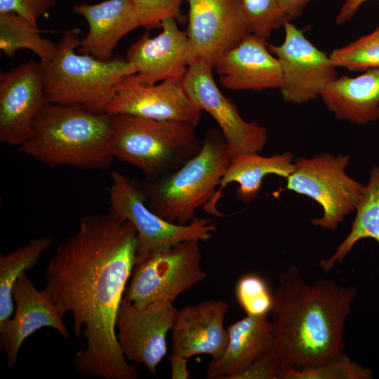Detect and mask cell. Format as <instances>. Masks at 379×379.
<instances>
[{"label":"cell","mask_w":379,"mask_h":379,"mask_svg":"<svg viewBox=\"0 0 379 379\" xmlns=\"http://www.w3.org/2000/svg\"><path fill=\"white\" fill-rule=\"evenodd\" d=\"M137 233L127 220L110 212L82 218L76 232L49 260L44 290L85 343L72 365L84 376L137 379L119 345L116 319L135 265Z\"/></svg>","instance_id":"cell-1"},{"label":"cell","mask_w":379,"mask_h":379,"mask_svg":"<svg viewBox=\"0 0 379 379\" xmlns=\"http://www.w3.org/2000/svg\"><path fill=\"white\" fill-rule=\"evenodd\" d=\"M357 290L321 279L307 283L295 266L279 276L271 310L272 352L284 368H310L343 354L347 317Z\"/></svg>","instance_id":"cell-2"},{"label":"cell","mask_w":379,"mask_h":379,"mask_svg":"<svg viewBox=\"0 0 379 379\" xmlns=\"http://www.w3.org/2000/svg\"><path fill=\"white\" fill-rule=\"evenodd\" d=\"M32 136L19 150L42 164L105 170L110 150L112 117L77 105L47 103L36 116Z\"/></svg>","instance_id":"cell-3"},{"label":"cell","mask_w":379,"mask_h":379,"mask_svg":"<svg viewBox=\"0 0 379 379\" xmlns=\"http://www.w3.org/2000/svg\"><path fill=\"white\" fill-rule=\"evenodd\" d=\"M79 32V29L66 31L57 43L53 58L46 62L40 61L45 91L50 102L106 112L116 85L135 74L137 68L121 58L104 61L75 53Z\"/></svg>","instance_id":"cell-4"},{"label":"cell","mask_w":379,"mask_h":379,"mask_svg":"<svg viewBox=\"0 0 379 379\" xmlns=\"http://www.w3.org/2000/svg\"><path fill=\"white\" fill-rule=\"evenodd\" d=\"M230 162L220 130H209L195 156L177 170L142 185L148 206L170 222H191L196 211L213 199Z\"/></svg>","instance_id":"cell-5"},{"label":"cell","mask_w":379,"mask_h":379,"mask_svg":"<svg viewBox=\"0 0 379 379\" xmlns=\"http://www.w3.org/2000/svg\"><path fill=\"white\" fill-rule=\"evenodd\" d=\"M110 115L112 156L138 168L149 180L177 170L201 148L203 140L189 123Z\"/></svg>","instance_id":"cell-6"},{"label":"cell","mask_w":379,"mask_h":379,"mask_svg":"<svg viewBox=\"0 0 379 379\" xmlns=\"http://www.w3.org/2000/svg\"><path fill=\"white\" fill-rule=\"evenodd\" d=\"M107 188L109 211L128 220L137 233L135 262L153 252L188 240L206 241L215 231L210 219L197 217L187 225L170 222L152 211L147 205L142 185L114 171Z\"/></svg>","instance_id":"cell-7"},{"label":"cell","mask_w":379,"mask_h":379,"mask_svg":"<svg viewBox=\"0 0 379 379\" xmlns=\"http://www.w3.org/2000/svg\"><path fill=\"white\" fill-rule=\"evenodd\" d=\"M199 242L185 241L136 261L122 302L140 307L157 302L173 304L204 280Z\"/></svg>","instance_id":"cell-8"},{"label":"cell","mask_w":379,"mask_h":379,"mask_svg":"<svg viewBox=\"0 0 379 379\" xmlns=\"http://www.w3.org/2000/svg\"><path fill=\"white\" fill-rule=\"evenodd\" d=\"M349 163L347 155L326 153L294 162L285 190L309 197L322 207L323 215L310 220L314 226L335 231L355 210L364 186L346 174Z\"/></svg>","instance_id":"cell-9"},{"label":"cell","mask_w":379,"mask_h":379,"mask_svg":"<svg viewBox=\"0 0 379 379\" xmlns=\"http://www.w3.org/2000/svg\"><path fill=\"white\" fill-rule=\"evenodd\" d=\"M212 69L202 62H190L182 79L185 91L218 124L230 161L241 154L258 153L267 140L266 129L255 121L247 122L241 118L234 103L216 85Z\"/></svg>","instance_id":"cell-10"},{"label":"cell","mask_w":379,"mask_h":379,"mask_svg":"<svg viewBox=\"0 0 379 379\" xmlns=\"http://www.w3.org/2000/svg\"><path fill=\"white\" fill-rule=\"evenodd\" d=\"M285 37L279 46L268 49L277 58L281 69L279 88L283 100L300 104L321 95L337 77V67L329 55L318 49L290 21L283 25Z\"/></svg>","instance_id":"cell-11"},{"label":"cell","mask_w":379,"mask_h":379,"mask_svg":"<svg viewBox=\"0 0 379 379\" xmlns=\"http://www.w3.org/2000/svg\"><path fill=\"white\" fill-rule=\"evenodd\" d=\"M190 63L215 67L219 59L251 34L238 0H186Z\"/></svg>","instance_id":"cell-12"},{"label":"cell","mask_w":379,"mask_h":379,"mask_svg":"<svg viewBox=\"0 0 379 379\" xmlns=\"http://www.w3.org/2000/svg\"><path fill=\"white\" fill-rule=\"evenodd\" d=\"M50 102L41 62L33 59L0 74V140L20 146L32 135L33 122Z\"/></svg>","instance_id":"cell-13"},{"label":"cell","mask_w":379,"mask_h":379,"mask_svg":"<svg viewBox=\"0 0 379 379\" xmlns=\"http://www.w3.org/2000/svg\"><path fill=\"white\" fill-rule=\"evenodd\" d=\"M178 309L157 302L140 307L122 302L117 316V335L126 359L142 364L156 375L167 354V333L172 330Z\"/></svg>","instance_id":"cell-14"},{"label":"cell","mask_w":379,"mask_h":379,"mask_svg":"<svg viewBox=\"0 0 379 379\" xmlns=\"http://www.w3.org/2000/svg\"><path fill=\"white\" fill-rule=\"evenodd\" d=\"M183 79H169L147 85L129 75L115 86V95L106 109L109 114H128L161 121H178L197 127L203 111L188 97Z\"/></svg>","instance_id":"cell-15"},{"label":"cell","mask_w":379,"mask_h":379,"mask_svg":"<svg viewBox=\"0 0 379 379\" xmlns=\"http://www.w3.org/2000/svg\"><path fill=\"white\" fill-rule=\"evenodd\" d=\"M15 310L11 319L0 325V345L6 354L8 368L15 366L23 342L36 331L48 327L63 338H69L65 314L44 289H37L25 273L13 290Z\"/></svg>","instance_id":"cell-16"},{"label":"cell","mask_w":379,"mask_h":379,"mask_svg":"<svg viewBox=\"0 0 379 379\" xmlns=\"http://www.w3.org/2000/svg\"><path fill=\"white\" fill-rule=\"evenodd\" d=\"M161 27L159 34L152 38L147 31L126 51V60L137 68L135 79L147 85L183 79L190 62L187 32L177 20L167 18Z\"/></svg>","instance_id":"cell-17"},{"label":"cell","mask_w":379,"mask_h":379,"mask_svg":"<svg viewBox=\"0 0 379 379\" xmlns=\"http://www.w3.org/2000/svg\"><path fill=\"white\" fill-rule=\"evenodd\" d=\"M229 308L223 300H208L178 309L171 330V354L220 358L228 343L224 321Z\"/></svg>","instance_id":"cell-18"},{"label":"cell","mask_w":379,"mask_h":379,"mask_svg":"<svg viewBox=\"0 0 379 379\" xmlns=\"http://www.w3.org/2000/svg\"><path fill=\"white\" fill-rule=\"evenodd\" d=\"M214 67L226 89L260 91L279 88L281 84L277 58L267 48L266 40L253 34L222 56Z\"/></svg>","instance_id":"cell-19"},{"label":"cell","mask_w":379,"mask_h":379,"mask_svg":"<svg viewBox=\"0 0 379 379\" xmlns=\"http://www.w3.org/2000/svg\"><path fill=\"white\" fill-rule=\"evenodd\" d=\"M73 11L86 20L88 32L80 41L78 52L100 60L112 59L119 41L142 27L131 0H106L95 4H79Z\"/></svg>","instance_id":"cell-20"},{"label":"cell","mask_w":379,"mask_h":379,"mask_svg":"<svg viewBox=\"0 0 379 379\" xmlns=\"http://www.w3.org/2000/svg\"><path fill=\"white\" fill-rule=\"evenodd\" d=\"M227 330L228 343L223 354L207 365L206 375L208 379H233L272 351L273 327L268 315H246Z\"/></svg>","instance_id":"cell-21"},{"label":"cell","mask_w":379,"mask_h":379,"mask_svg":"<svg viewBox=\"0 0 379 379\" xmlns=\"http://www.w3.org/2000/svg\"><path fill=\"white\" fill-rule=\"evenodd\" d=\"M320 97L328 110L340 120L366 124L379 119V69L355 77H337Z\"/></svg>","instance_id":"cell-22"},{"label":"cell","mask_w":379,"mask_h":379,"mask_svg":"<svg viewBox=\"0 0 379 379\" xmlns=\"http://www.w3.org/2000/svg\"><path fill=\"white\" fill-rule=\"evenodd\" d=\"M294 169L293 156L290 152L270 157H262L258 153L239 155L230 161L213 199L204 210L218 217L225 216L216 205L227 185L237 182V199L250 204L258 197L265 176L274 174L287 178Z\"/></svg>","instance_id":"cell-23"},{"label":"cell","mask_w":379,"mask_h":379,"mask_svg":"<svg viewBox=\"0 0 379 379\" xmlns=\"http://www.w3.org/2000/svg\"><path fill=\"white\" fill-rule=\"evenodd\" d=\"M355 210L356 217L348 235L331 256L319 263L325 272L341 262L359 240L371 238L379 243V166L372 168L368 182L364 187Z\"/></svg>","instance_id":"cell-24"},{"label":"cell","mask_w":379,"mask_h":379,"mask_svg":"<svg viewBox=\"0 0 379 379\" xmlns=\"http://www.w3.org/2000/svg\"><path fill=\"white\" fill-rule=\"evenodd\" d=\"M52 243L53 239L48 237L34 238L0 255V325L13 314V290L15 282L26 271L36 265Z\"/></svg>","instance_id":"cell-25"},{"label":"cell","mask_w":379,"mask_h":379,"mask_svg":"<svg viewBox=\"0 0 379 379\" xmlns=\"http://www.w3.org/2000/svg\"><path fill=\"white\" fill-rule=\"evenodd\" d=\"M57 44L42 38L37 25L15 13H0V49L8 57L17 51L28 49L40 58L41 62L51 60Z\"/></svg>","instance_id":"cell-26"},{"label":"cell","mask_w":379,"mask_h":379,"mask_svg":"<svg viewBox=\"0 0 379 379\" xmlns=\"http://www.w3.org/2000/svg\"><path fill=\"white\" fill-rule=\"evenodd\" d=\"M329 56L336 67L351 72L379 69V26L368 34L335 48Z\"/></svg>","instance_id":"cell-27"},{"label":"cell","mask_w":379,"mask_h":379,"mask_svg":"<svg viewBox=\"0 0 379 379\" xmlns=\"http://www.w3.org/2000/svg\"><path fill=\"white\" fill-rule=\"evenodd\" d=\"M372 371L343 355L317 366L281 368L279 379H368Z\"/></svg>","instance_id":"cell-28"},{"label":"cell","mask_w":379,"mask_h":379,"mask_svg":"<svg viewBox=\"0 0 379 379\" xmlns=\"http://www.w3.org/2000/svg\"><path fill=\"white\" fill-rule=\"evenodd\" d=\"M251 34L267 41L271 32L289 21L279 0H238Z\"/></svg>","instance_id":"cell-29"},{"label":"cell","mask_w":379,"mask_h":379,"mask_svg":"<svg viewBox=\"0 0 379 379\" xmlns=\"http://www.w3.org/2000/svg\"><path fill=\"white\" fill-rule=\"evenodd\" d=\"M237 300L246 315H268L273 306V292L266 280L257 274L241 276L235 286Z\"/></svg>","instance_id":"cell-30"},{"label":"cell","mask_w":379,"mask_h":379,"mask_svg":"<svg viewBox=\"0 0 379 379\" xmlns=\"http://www.w3.org/2000/svg\"><path fill=\"white\" fill-rule=\"evenodd\" d=\"M142 27L147 31L161 27L167 18L181 20L180 6L186 0H131Z\"/></svg>","instance_id":"cell-31"},{"label":"cell","mask_w":379,"mask_h":379,"mask_svg":"<svg viewBox=\"0 0 379 379\" xmlns=\"http://www.w3.org/2000/svg\"><path fill=\"white\" fill-rule=\"evenodd\" d=\"M56 0H0V13H15L37 25L38 20L46 16Z\"/></svg>","instance_id":"cell-32"},{"label":"cell","mask_w":379,"mask_h":379,"mask_svg":"<svg viewBox=\"0 0 379 379\" xmlns=\"http://www.w3.org/2000/svg\"><path fill=\"white\" fill-rule=\"evenodd\" d=\"M280 371V363L272 351L235 375L233 379H277Z\"/></svg>","instance_id":"cell-33"},{"label":"cell","mask_w":379,"mask_h":379,"mask_svg":"<svg viewBox=\"0 0 379 379\" xmlns=\"http://www.w3.org/2000/svg\"><path fill=\"white\" fill-rule=\"evenodd\" d=\"M370 0H344L335 18L338 25L349 22L357 13L361 6Z\"/></svg>","instance_id":"cell-34"},{"label":"cell","mask_w":379,"mask_h":379,"mask_svg":"<svg viewBox=\"0 0 379 379\" xmlns=\"http://www.w3.org/2000/svg\"><path fill=\"white\" fill-rule=\"evenodd\" d=\"M312 0H279L280 6L290 21L299 17L306 6Z\"/></svg>","instance_id":"cell-35"},{"label":"cell","mask_w":379,"mask_h":379,"mask_svg":"<svg viewBox=\"0 0 379 379\" xmlns=\"http://www.w3.org/2000/svg\"><path fill=\"white\" fill-rule=\"evenodd\" d=\"M188 359L183 357L172 355L170 357L172 379H188L190 378L187 369Z\"/></svg>","instance_id":"cell-36"}]
</instances>
